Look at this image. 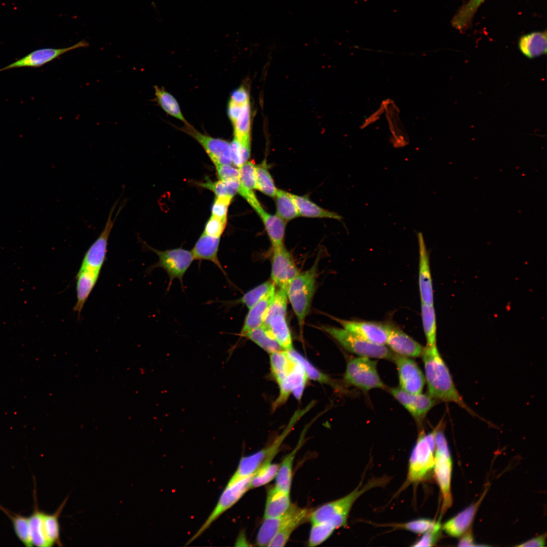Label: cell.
<instances>
[{
    "label": "cell",
    "mask_w": 547,
    "mask_h": 547,
    "mask_svg": "<svg viewBox=\"0 0 547 547\" xmlns=\"http://www.w3.org/2000/svg\"><path fill=\"white\" fill-rule=\"evenodd\" d=\"M233 125L234 137L240 143H251V111L249 101L243 104L242 111Z\"/></svg>",
    "instance_id": "obj_42"
},
{
    "label": "cell",
    "mask_w": 547,
    "mask_h": 547,
    "mask_svg": "<svg viewBox=\"0 0 547 547\" xmlns=\"http://www.w3.org/2000/svg\"><path fill=\"white\" fill-rule=\"evenodd\" d=\"M302 509L295 504H291L283 515L275 518L264 519L257 535L256 544L259 546H268L276 534L298 515Z\"/></svg>",
    "instance_id": "obj_20"
},
{
    "label": "cell",
    "mask_w": 547,
    "mask_h": 547,
    "mask_svg": "<svg viewBox=\"0 0 547 547\" xmlns=\"http://www.w3.org/2000/svg\"><path fill=\"white\" fill-rule=\"evenodd\" d=\"M243 104H239L229 101L228 106V115L232 123L236 122L238 118L242 109Z\"/></svg>",
    "instance_id": "obj_57"
},
{
    "label": "cell",
    "mask_w": 547,
    "mask_h": 547,
    "mask_svg": "<svg viewBox=\"0 0 547 547\" xmlns=\"http://www.w3.org/2000/svg\"><path fill=\"white\" fill-rule=\"evenodd\" d=\"M333 318L343 328L366 340L379 345H386L388 335L393 326V324L386 322Z\"/></svg>",
    "instance_id": "obj_12"
},
{
    "label": "cell",
    "mask_w": 547,
    "mask_h": 547,
    "mask_svg": "<svg viewBox=\"0 0 547 547\" xmlns=\"http://www.w3.org/2000/svg\"><path fill=\"white\" fill-rule=\"evenodd\" d=\"M252 208L262 220L272 249L284 246L286 222L277 214L265 211L259 201Z\"/></svg>",
    "instance_id": "obj_22"
},
{
    "label": "cell",
    "mask_w": 547,
    "mask_h": 547,
    "mask_svg": "<svg viewBox=\"0 0 547 547\" xmlns=\"http://www.w3.org/2000/svg\"><path fill=\"white\" fill-rule=\"evenodd\" d=\"M280 464L270 462L261 467L252 477L250 489L263 486L276 478Z\"/></svg>",
    "instance_id": "obj_47"
},
{
    "label": "cell",
    "mask_w": 547,
    "mask_h": 547,
    "mask_svg": "<svg viewBox=\"0 0 547 547\" xmlns=\"http://www.w3.org/2000/svg\"><path fill=\"white\" fill-rule=\"evenodd\" d=\"M230 101L239 104H244L249 101V94L247 89L243 86L234 90L230 96Z\"/></svg>",
    "instance_id": "obj_56"
},
{
    "label": "cell",
    "mask_w": 547,
    "mask_h": 547,
    "mask_svg": "<svg viewBox=\"0 0 547 547\" xmlns=\"http://www.w3.org/2000/svg\"><path fill=\"white\" fill-rule=\"evenodd\" d=\"M545 535L536 537L518 546L523 547L543 546L545 544Z\"/></svg>",
    "instance_id": "obj_58"
},
{
    "label": "cell",
    "mask_w": 547,
    "mask_h": 547,
    "mask_svg": "<svg viewBox=\"0 0 547 547\" xmlns=\"http://www.w3.org/2000/svg\"><path fill=\"white\" fill-rule=\"evenodd\" d=\"M311 408L308 404L305 408L295 411L288 424L281 434L268 446L251 455L242 457L236 471L232 475L228 484L247 477L253 475L261 467L271 462L280 450L286 438L291 432L298 421Z\"/></svg>",
    "instance_id": "obj_2"
},
{
    "label": "cell",
    "mask_w": 547,
    "mask_h": 547,
    "mask_svg": "<svg viewBox=\"0 0 547 547\" xmlns=\"http://www.w3.org/2000/svg\"><path fill=\"white\" fill-rule=\"evenodd\" d=\"M291 504L290 493L280 490L275 486L271 487L267 492L263 519L283 515Z\"/></svg>",
    "instance_id": "obj_28"
},
{
    "label": "cell",
    "mask_w": 547,
    "mask_h": 547,
    "mask_svg": "<svg viewBox=\"0 0 547 547\" xmlns=\"http://www.w3.org/2000/svg\"><path fill=\"white\" fill-rule=\"evenodd\" d=\"M275 198L276 214L286 222L299 216L293 194L278 188Z\"/></svg>",
    "instance_id": "obj_36"
},
{
    "label": "cell",
    "mask_w": 547,
    "mask_h": 547,
    "mask_svg": "<svg viewBox=\"0 0 547 547\" xmlns=\"http://www.w3.org/2000/svg\"><path fill=\"white\" fill-rule=\"evenodd\" d=\"M435 448V430L428 434L421 432L410 458L407 477L409 482L421 481L434 467Z\"/></svg>",
    "instance_id": "obj_9"
},
{
    "label": "cell",
    "mask_w": 547,
    "mask_h": 547,
    "mask_svg": "<svg viewBox=\"0 0 547 547\" xmlns=\"http://www.w3.org/2000/svg\"><path fill=\"white\" fill-rule=\"evenodd\" d=\"M181 130L202 145L215 166L232 164L230 145L227 141L203 134L189 124L185 125Z\"/></svg>",
    "instance_id": "obj_13"
},
{
    "label": "cell",
    "mask_w": 547,
    "mask_h": 547,
    "mask_svg": "<svg viewBox=\"0 0 547 547\" xmlns=\"http://www.w3.org/2000/svg\"><path fill=\"white\" fill-rule=\"evenodd\" d=\"M485 0H469L454 15L451 23L453 26L462 31L466 30L479 7Z\"/></svg>",
    "instance_id": "obj_40"
},
{
    "label": "cell",
    "mask_w": 547,
    "mask_h": 547,
    "mask_svg": "<svg viewBox=\"0 0 547 547\" xmlns=\"http://www.w3.org/2000/svg\"><path fill=\"white\" fill-rule=\"evenodd\" d=\"M89 46L82 40L73 46L63 48H43L34 50L23 57L0 69V72L20 67H40L54 60L62 55L76 49Z\"/></svg>",
    "instance_id": "obj_15"
},
{
    "label": "cell",
    "mask_w": 547,
    "mask_h": 547,
    "mask_svg": "<svg viewBox=\"0 0 547 547\" xmlns=\"http://www.w3.org/2000/svg\"><path fill=\"white\" fill-rule=\"evenodd\" d=\"M252 476L226 484L212 512L188 543L192 542L200 536L216 520L235 504L247 491L250 489V481Z\"/></svg>",
    "instance_id": "obj_10"
},
{
    "label": "cell",
    "mask_w": 547,
    "mask_h": 547,
    "mask_svg": "<svg viewBox=\"0 0 547 547\" xmlns=\"http://www.w3.org/2000/svg\"><path fill=\"white\" fill-rule=\"evenodd\" d=\"M256 190L274 198L278 188L268 169L265 161L256 166Z\"/></svg>",
    "instance_id": "obj_45"
},
{
    "label": "cell",
    "mask_w": 547,
    "mask_h": 547,
    "mask_svg": "<svg viewBox=\"0 0 547 547\" xmlns=\"http://www.w3.org/2000/svg\"><path fill=\"white\" fill-rule=\"evenodd\" d=\"M305 428L300 436V438L295 448L289 453L280 463L276 477L275 487L284 492L290 493L292 481V467L297 452L302 445L306 431Z\"/></svg>",
    "instance_id": "obj_29"
},
{
    "label": "cell",
    "mask_w": 547,
    "mask_h": 547,
    "mask_svg": "<svg viewBox=\"0 0 547 547\" xmlns=\"http://www.w3.org/2000/svg\"><path fill=\"white\" fill-rule=\"evenodd\" d=\"M33 511L29 518V527L31 540L33 545L38 547H50L51 544L46 536L44 518L45 512L40 510L37 501L35 481L34 480Z\"/></svg>",
    "instance_id": "obj_27"
},
{
    "label": "cell",
    "mask_w": 547,
    "mask_h": 547,
    "mask_svg": "<svg viewBox=\"0 0 547 547\" xmlns=\"http://www.w3.org/2000/svg\"><path fill=\"white\" fill-rule=\"evenodd\" d=\"M311 511L302 508L300 512L289 522L274 536L268 546H284L297 527L308 520Z\"/></svg>",
    "instance_id": "obj_38"
},
{
    "label": "cell",
    "mask_w": 547,
    "mask_h": 547,
    "mask_svg": "<svg viewBox=\"0 0 547 547\" xmlns=\"http://www.w3.org/2000/svg\"><path fill=\"white\" fill-rule=\"evenodd\" d=\"M299 216L308 218H331L341 221L342 217L336 212L325 209L305 196L293 194Z\"/></svg>",
    "instance_id": "obj_32"
},
{
    "label": "cell",
    "mask_w": 547,
    "mask_h": 547,
    "mask_svg": "<svg viewBox=\"0 0 547 547\" xmlns=\"http://www.w3.org/2000/svg\"><path fill=\"white\" fill-rule=\"evenodd\" d=\"M241 336L250 340L269 354L284 350L264 324L244 333Z\"/></svg>",
    "instance_id": "obj_34"
},
{
    "label": "cell",
    "mask_w": 547,
    "mask_h": 547,
    "mask_svg": "<svg viewBox=\"0 0 547 547\" xmlns=\"http://www.w3.org/2000/svg\"><path fill=\"white\" fill-rule=\"evenodd\" d=\"M215 167L219 180L227 181L239 179V168L227 164L219 165Z\"/></svg>",
    "instance_id": "obj_53"
},
{
    "label": "cell",
    "mask_w": 547,
    "mask_h": 547,
    "mask_svg": "<svg viewBox=\"0 0 547 547\" xmlns=\"http://www.w3.org/2000/svg\"><path fill=\"white\" fill-rule=\"evenodd\" d=\"M308 540V546L314 547L326 540L336 529L328 522L312 523Z\"/></svg>",
    "instance_id": "obj_46"
},
{
    "label": "cell",
    "mask_w": 547,
    "mask_h": 547,
    "mask_svg": "<svg viewBox=\"0 0 547 547\" xmlns=\"http://www.w3.org/2000/svg\"><path fill=\"white\" fill-rule=\"evenodd\" d=\"M321 329L332 336L346 350L359 357L394 361L396 354L385 345L369 342L343 328L323 326Z\"/></svg>",
    "instance_id": "obj_6"
},
{
    "label": "cell",
    "mask_w": 547,
    "mask_h": 547,
    "mask_svg": "<svg viewBox=\"0 0 547 547\" xmlns=\"http://www.w3.org/2000/svg\"><path fill=\"white\" fill-rule=\"evenodd\" d=\"M68 498L69 495H67L54 513L52 514L45 513L44 524L45 534L52 546L55 544L59 546H63L60 539V526L59 519Z\"/></svg>",
    "instance_id": "obj_35"
},
{
    "label": "cell",
    "mask_w": 547,
    "mask_h": 547,
    "mask_svg": "<svg viewBox=\"0 0 547 547\" xmlns=\"http://www.w3.org/2000/svg\"><path fill=\"white\" fill-rule=\"evenodd\" d=\"M296 363V360L288 350L270 354L271 373L278 385L289 375Z\"/></svg>",
    "instance_id": "obj_31"
},
{
    "label": "cell",
    "mask_w": 547,
    "mask_h": 547,
    "mask_svg": "<svg viewBox=\"0 0 547 547\" xmlns=\"http://www.w3.org/2000/svg\"><path fill=\"white\" fill-rule=\"evenodd\" d=\"M308 379L303 367L297 361L289 375L279 384V395L272 405V409L285 403L291 394L297 400H300Z\"/></svg>",
    "instance_id": "obj_19"
},
{
    "label": "cell",
    "mask_w": 547,
    "mask_h": 547,
    "mask_svg": "<svg viewBox=\"0 0 547 547\" xmlns=\"http://www.w3.org/2000/svg\"><path fill=\"white\" fill-rule=\"evenodd\" d=\"M100 270L88 267H80L76 276V302L73 311L80 317L81 312L89 295L95 287Z\"/></svg>",
    "instance_id": "obj_24"
},
{
    "label": "cell",
    "mask_w": 547,
    "mask_h": 547,
    "mask_svg": "<svg viewBox=\"0 0 547 547\" xmlns=\"http://www.w3.org/2000/svg\"><path fill=\"white\" fill-rule=\"evenodd\" d=\"M0 510L10 518L16 535L24 545L27 547L33 546L30 535L28 517L12 512L1 504Z\"/></svg>",
    "instance_id": "obj_39"
},
{
    "label": "cell",
    "mask_w": 547,
    "mask_h": 547,
    "mask_svg": "<svg viewBox=\"0 0 547 547\" xmlns=\"http://www.w3.org/2000/svg\"><path fill=\"white\" fill-rule=\"evenodd\" d=\"M220 238L210 236L202 233L196 242L191 252L194 259L209 261L214 264L228 279L226 272L218 257Z\"/></svg>",
    "instance_id": "obj_23"
},
{
    "label": "cell",
    "mask_w": 547,
    "mask_h": 547,
    "mask_svg": "<svg viewBox=\"0 0 547 547\" xmlns=\"http://www.w3.org/2000/svg\"><path fill=\"white\" fill-rule=\"evenodd\" d=\"M204 188L212 191L215 197L229 196L233 198L238 193L240 187L239 179L224 181L220 180L212 181L208 178L203 182L198 183Z\"/></svg>",
    "instance_id": "obj_44"
},
{
    "label": "cell",
    "mask_w": 547,
    "mask_h": 547,
    "mask_svg": "<svg viewBox=\"0 0 547 547\" xmlns=\"http://www.w3.org/2000/svg\"><path fill=\"white\" fill-rule=\"evenodd\" d=\"M119 199L114 203L110 212L104 227L98 237L90 246L85 254L81 267H88L101 270L106 258L108 239L115 221L124 206L122 203L113 219L114 211Z\"/></svg>",
    "instance_id": "obj_11"
},
{
    "label": "cell",
    "mask_w": 547,
    "mask_h": 547,
    "mask_svg": "<svg viewBox=\"0 0 547 547\" xmlns=\"http://www.w3.org/2000/svg\"><path fill=\"white\" fill-rule=\"evenodd\" d=\"M393 361L397 366L399 387L409 393H422L425 377L417 363L410 358L397 354Z\"/></svg>",
    "instance_id": "obj_16"
},
{
    "label": "cell",
    "mask_w": 547,
    "mask_h": 547,
    "mask_svg": "<svg viewBox=\"0 0 547 547\" xmlns=\"http://www.w3.org/2000/svg\"><path fill=\"white\" fill-rule=\"evenodd\" d=\"M239 170L240 187L247 190L256 189V165L247 161Z\"/></svg>",
    "instance_id": "obj_49"
},
{
    "label": "cell",
    "mask_w": 547,
    "mask_h": 547,
    "mask_svg": "<svg viewBox=\"0 0 547 547\" xmlns=\"http://www.w3.org/2000/svg\"><path fill=\"white\" fill-rule=\"evenodd\" d=\"M421 357L428 394L437 401L454 403L471 414L476 415L456 388L449 369L437 345L424 347Z\"/></svg>",
    "instance_id": "obj_1"
},
{
    "label": "cell",
    "mask_w": 547,
    "mask_h": 547,
    "mask_svg": "<svg viewBox=\"0 0 547 547\" xmlns=\"http://www.w3.org/2000/svg\"><path fill=\"white\" fill-rule=\"evenodd\" d=\"M344 378L347 383L364 390L386 388L378 374L377 362L368 357L359 356L349 360Z\"/></svg>",
    "instance_id": "obj_8"
},
{
    "label": "cell",
    "mask_w": 547,
    "mask_h": 547,
    "mask_svg": "<svg viewBox=\"0 0 547 547\" xmlns=\"http://www.w3.org/2000/svg\"><path fill=\"white\" fill-rule=\"evenodd\" d=\"M436 453L434 470L436 479L443 497L442 511L449 507L452 502L451 493L452 460L448 444L443 431L435 432Z\"/></svg>",
    "instance_id": "obj_7"
},
{
    "label": "cell",
    "mask_w": 547,
    "mask_h": 547,
    "mask_svg": "<svg viewBox=\"0 0 547 547\" xmlns=\"http://www.w3.org/2000/svg\"><path fill=\"white\" fill-rule=\"evenodd\" d=\"M385 482L382 479H373L364 486L360 484L351 492L338 499L325 503L311 511L308 520L312 523L328 522L335 529L345 527L350 510L358 498L370 489Z\"/></svg>",
    "instance_id": "obj_3"
},
{
    "label": "cell",
    "mask_w": 547,
    "mask_h": 547,
    "mask_svg": "<svg viewBox=\"0 0 547 547\" xmlns=\"http://www.w3.org/2000/svg\"><path fill=\"white\" fill-rule=\"evenodd\" d=\"M386 344L395 354L409 358L421 357L424 347L393 325Z\"/></svg>",
    "instance_id": "obj_21"
},
{
    "label": "cell",
    "mask_w": 547,
    "mask_h": 547,
    "mask_svg": "<svg viewBox=\"0 0 547 547\" xmlns=\"http://www.w3.org/2000/svg\"><path fill=\"white\" fill-rule=\"evenodd\" d=\"M419 247L418 286L421 303L433 305L434 294L428 251L422 232L417 233Z\"/></svg>",
    "instance_id": "obj_18"
},
{
    "label": "cell",
    "mask_w": 547,
    "mask_h": 547,
    "mask_svg": "<svg viewBox=\"0 0 547 547\" xmlns=\"http://www.w3.org/2000/svg\"><path fill=\"white\" fill-rule=\"evenodd\" d=\"M154 88L157 101L163 110L171 116L181 121L185 125H188L174 97L163 88H160L157 86H155Z\"/></svg>",
    "instance_id": "obj_43"
},
{
    "label": "cell",
    "mask_w": 547,
    "mask_h": 547,
    "mask_svg": "<svg viewBox=\"0 0 547 547\" xmlns=\"http://www.w3.org/2000/svg\"><path fill=\"white\" fill-rule=\"evenodd\" d=\"M227 219L220 218L211 215L207 221L203 233L207 235L220 238L226 227Z\"/></svg>",
    "instance_id": "obj_51"
},
{
    "label": "cell",
    "mask_w": 547,
    "mask_h": 547,
    "mask_svg": "<svg viewBox=\"0 0 547 547\" xmlns=\"http://www.w3.org/2000/svg\"><path fill=\"white\" fill-rule=\"evenodd\" d=\"M275 285L271 281L265 282L245 293L240 299L236 300L222 301L226 308L230 307L236 304L241 303L250 309L260 301Z\"/></svg>",
    "instance_id": "obj_37"
},
{
    "label": "cell",
    "mask_w": 547,
    "mask_h": 547,
    "mask_svg": "<svg viewBox=\"0 0 547 547\" xmlns=\"http://www.w3.org/2000/svg\"><path fill=\"white\" fill-rule=\"evenodd\" d=\"M141 243L143 248L155 253L158 257V261L148 267L147 272H150L156 268L164 269L169 277L167 291L175 279H178L183 287V277L194 260L191 251L181 247L159 250L145 242Z\"/></svg>",
    "instance_id": "obj_5"
},
{
    "label": "cell",
    "mask_w": 547,
    "mask_h": 547,
    "mask_svg": "<svg viewBox=\"0 0 547 547\" xmlns=\"http://www.w3.org/2000/svg\"><path fill=\"white\" fill-rule=\"evenodd\" d=\"M440 525V522L427 519H419L401 524L402 528L416 533H424Z\"/></svg>",
    "instance_id": "obj_50"
},
{
    "label": "cell",
    "mask_w": 547,
    "mask_h": 547,
    "mask_svg": "<svg viewBox=\"0 0 547 547\" xmlns=\"http://www.w3.org/2000/svg\"><path fill=\"white\" fill-rule=\"evenodd\" d=\"M287 312L267 314L264 325L270 330L284 350L293 349L291 331L286 320Z\"/></svg>",
    "instance_id": "obj_25"
},
{
    "label": "cell",
    "mask_w": 547,
    "mask_h": 547,
    "mask_svg": "<svg viewBox=\"0 0 547 547\" xmlns=\"http://www.w3.org/2000/svg\"><path fill=\"white\" fill-rule=\"evenodd\" d=\"M421 315L423 329L426 337V346H436V321L433 305L421 303Z\"/></svg>",
    "instance_id": "obj_41"
},
{
    "label": "cell",
    "mask_w": 547,
    "mask_h": 547,
    "mask_svg": "<svg viewBox=\"0 0 547 547\" xmlns=\"http://www.w3.org/2000/svg\"><path fill=\"white\" fill-rule=\"evenodd\" d=\"M288 351L302 365L308 379L320 383L332 384L331 380L327 375L319 371L294 348Z\"/></svg>",
    "instance_id": "obj_48"
},
{
    "label": "cell",
    "mask_w": 547,
    "mask_h": 547,
    "mask_svg": "<svg viewBox=\"0 0 547 547\" xmlns=\"http://www.w3.org/2000/svg\"><path fill=\"white\" fill-rule=\"evenodd\" d=\"M230 145L232 164H233V166L239 168L243 164L240 143L234 137L233 139L230 143Z\"/></svg>",
    "instance_id": "obj_55"
},
{
    "label": "cell",
    "mask_w": 547,
    "mask_h": 547,
    "mask_svg": "<svg viewBox=\"0 0 547 547\" xmlns=\"http://www.w3.org/2000/svg\"><path fill=\"white\" fill-rule=\"evenodd\" d=\"M458 545L459 546H475L473 536L471 531H468L462 537Z\"/></svg>",
    "instance_id": "obj_59"
},
{
    "label": "cell",
    "mask_w": 547,
    "mask_h": 547,
    "mask_svg": "<svg viewBox=\"0 0 547 547\" xmlns=\"http://www.w3.org/2000/svg\"><path fill=\"white\" fill-rule=\"evenodd\" d=\"M276 290L275 286L260 301L249 309L240 334L241 336L264 324Z\"/></svg>",
    "instance_id": "obj_26"
},
{
    "label": "cell",
    "mask_w": 547,
    "mask_h": 547,
    "mask_svg": "<svg viewBox=\"0 0 547 547\" xmlns=\"http://www.w3.org/2000/svg\"><path fill=\"white\" fill-rule=\"evenodd\" d=\"M271 279L275 286L287 291V289L299 271L291 254L284 245L273 249Z\"/></svg>",
    "instance_id": "obj_14"
},
{
    "label": "cell",
    "mask_w": 547,
    "mask_h": 547,
    "mask_svg": "<svg viewBox=\"0 0 547 547\" xmlns=\"http://www.w3.org/2000/svg\"><path fill=\"white\" fill-rule=\"evenodd\" d=\"M232 199L229 196L215 197L211 207V215L227 219L228 209Z\"/></svg>",
    "instance_id": "obj_52"
},
{
    "label": "cell",
    "mask_w": 547,
    "mask_h": 547,
    "mask_svg": "<svg viewBox=\"0 0 547 547\" xmlns=\"http://www.w3.org/2000/svg\"><path fill=\"white\" fill-rule=\"evenodd\" d=\"M519 48L522 54L532 59L546 54L547 50L546 32H533L521 36Z\"/></svg>",
    "instance_id": "obj_30"
},
{
    "label": "cell",
    "mask_w": 547,
    "mask_h": 547,
    "mask_svg": "<svg viewBox=\"0 0 547 547\" xmlns=\"http://www.w3.org/2000/svg\"><path fill=\"white\" fill-rule=\"evenodd\" d=\"M441 525L429 530L423 535L420 539L413 545V546H432L436 543Z\"/></svg>",
    "instance_id": "obj_54"
},
{
    "label": "cell",
    "mask_w": 547,
    "mask_h": 547,
    "mask_svg": "<svg viewBox=\"0 0 547 547\" xmlns=\"http://www.w3.org/2000/svg\"><path fill=\"white\" fill-rule=\"evenodd\" d=\"M470 506L443 525V529L449 535L458 537L467 529L472 522L482 500Z\"/></svg>",
    "instance_id": "obj_33"
},
{
    "label": "cell",
    "mask_w": 547,
    "mask_h": 547,
    "mask_svg": "<svg viewBox=\"0 0 547 547\" xmlns=\"http://www.w3.org/2000/svg\"><path fill=\"white\" fill-rule=\"evenodd\" d=\"M319 260L318 257L310 268L299 272L287 289L288 299L296 315L301 333L315 292Z\"/></svg>",
    "instance_id": "obj_4"
},
{
    "label": "cell",
    "mask_w": 547,
    "mask_h": 547,
    "mask_svg": "<svg viewBox=\"0 0 547 547\" xmlns=\"http://www.w3.org/2000/svg\"><path fill=\"white\" fill-rule=\"evenodd\" d=\"M389 391L419 422L422 421L427 413L437 403V401L428 394L409 393L400 387H393Z\"/></svg>",
    "instance_id": "obj_17"
}]
</instances>
